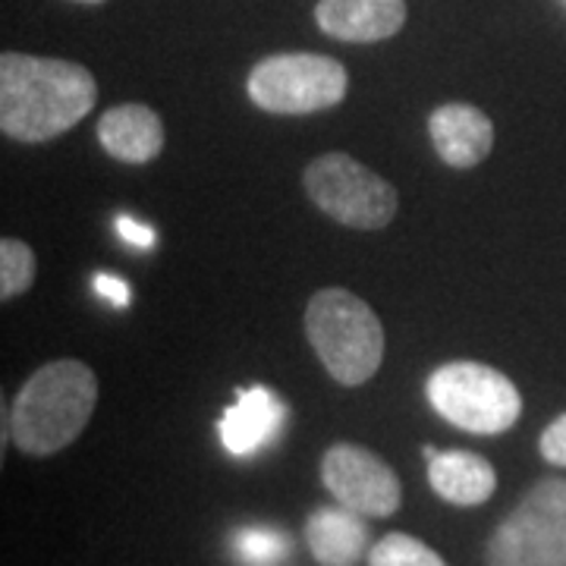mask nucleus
Masks as SVG:
<instances>
[{
	"instance_id": "f257e3e1",
	"label": "nucleus",
	"mask_w": 566,
	"mask_h": 566,
	"mask_svg": "<svg viewBox=\"0 0 566 566\" xmlns=\"http://www.w3.org/2000/svg\"><path fill=\"white\" fill-rule=\"evenodd\" d=\"M98 102L80 63L7 51L0 57V129L17 142H48L73 129Z\"/></svg>"
},
{
	"instance_id": "f03ea898",
	"label": "nucleus",
	"mask_w": 566,
	"mask_h": 566,
	"mask_svg": "<svg viewBox=\"0 0 566 566\" xmlns=\"http://www.w3.org/2000/svg\"><path fill=\"white\" fill-rule=\"evenodd\" d=\"M98 403V378L80 359L41 365L13 400L10 438L29 457H51L70 447Z\"/></svg>"
},
{
	"instance_id": "7ed1b4c3",
	"label": "nucleus",
	"mask_w": 566,
	"mask_h": 566,
	"mask_svg": "<svg viewBox=\"0 0 566 566\" xmlns=\"http://www.w3.org/2000/svg\"><path fill=\"white\" fill-rule=\"evenodd\" d=\"M305 334L337 385L359 387L381 368L385 327L371 305L349 290H318L305 308Z\"/></svg>"
},
{
	"instance_id": "20e7f679",
	"label": "nucleus",
	"mask_w": 566,
	"mask_h": 566,
	"mask_svg": "<svg viewBox=\"0 0 566 566\" xmlns=\"http://www.w3.org/2000/svg\"><path fill=\"white\" fill-rule=\"evenodd\" d=\"M428 403L469 434H504L523 412V397L504 371L482 363H447L431 371Z\"/></svg>"
},
{
	"instance_id": "39448f33",
	"label": "nucleus",
	"mask_w": 566,
	"mask_h": 566,
	"mask_svg": "<svg viewBox=\"0 0 566 566\" xmlns=\"http://www.w3.org/2000/svg\"><path fill=\"white\" fill-rule=\"evenodd\" d=\"M485 566H566V479H542L491 532Z\"/></svg>"
},
{
	"instance_id": "423d86ee",
	"label": "nucleus",
	"mask_w": 566,
	"mask_h": 566,
	"mask_svg": "<svg viewBox=\"0 0 566 566\" xmlns=\"http://www.w3.org/2000/svg\"><path fill=\"white\" fill-rule=\"evenodd\" d=\"M349 76L344 63L327 54H274L252 66L245 92L264 114H315L337 107L346 98Z\"/></svg>"
},
{
	"instance_id": "0eeeda50",
	"label": "nucleus",
	"mask_w": 566,
	"mask_h": 566,
	"mask_svg": "<svg viewBox=\"0 0 566 566\" xmlns=\"http://www.w3.org/2000/svg\"><path fill=\"white\" fill-rule=\"evenodd\" d=\"M305 196L353 230H381L397 214V189L344 151L322 155L305 167Z\"/></svg>"
},
{
	"instance_id": "6e6552de",
	"label": "nucleus",
	"mask_w": 566,
	"mask_h": 566,
	"mask_svg": "<svg viewBox=\"0 0 566 566\" xmlns=\"http://www.w3.org/2000/svg\"><path fill=\"white\" fill-rule=\"evenodd\" d=\"M322 482L337 497L363 516L385 520L403 504V485L397 472L371 450L359 444H334L322 457Z\"/></svg>"
},
{
	"instance_id": "1a4fd4ad",
	"label": "nucleus",
	"mask_w": 566,
	"mask_h": 566,
	"mask_svg": "<svg viewBox=\"0 0 566 566\" xmlns=\"http://www.w3.org/2000/svg\"><path fill=\"white\" fill-rule=\"evenodd\" d=\"M286 424V406L271 387L255 385L237 390V403L227 406L218 422V434L227 453L255 457L259 450L277 441Z\"/></svg>"
},
{
	"instance_id": "9d476101",
	"label": "nucleus",
	"mask_w": 566,
	"mask_h": 566,
	"mask_svg": "<svg viewBox=\"0 0 566 566\" xmlns=\"http://www.w3.org/2000/svg\"><path fill=\"white\" fill-rule=\"evenodd\" d=\"M428 136L438 158L457 170L475 167L494 148V123L475 104H441L428 117Z\"/></svg>"
},
{
	"instance_id": "9b49d317",
	"label": "nucleus",
	"mask_w": 566,
	"mask_h": 566,
	"mask_svg": "<svg viewBox=\"0 0 566 566\" xmlns=\"http://www.w3.org/2000/svg\"><path fill=\"white\" fill-rule=\"evenodd\" d=\"M315 20L331 39L371 44L403 29L406 0H322Z\"/></svg>"
},
{
	"instance_id": "f8f14e48",
	"label": "nucleus",
	"mask_w": 566,
	"mask_h": 566,
	"mask_svg": "<svg viewBox=\"0 0 566 566\" xmlns=\"http://www.w3.org/2000/svg\"><path fill=\"white\" fill-rule=\"evenodd\" d=\"M368 526L363 513L349 506H318L305 520V542L322 566H356L368 547Z\"/></svg>"
},
{
	"instance_id": "ddd939ff",
	"label": "nucleus",
	"mask_w": 566,
	"mask_h": 566,
	"mask_svg": "<svg viewBox=\"0 0 566 566\" xmlns=\"http://www.w3.org/2000/svg\"><path fill=\"white\" fill-rule=\"evenodd\" d=\"M98 142L117 161L148 164L161 155L164 123L145 104H120L98 120Z\"/></svg>"
},
{
	"instance_id": "4468645a",
	"label": "nucleus",
	"mask_w": 566,
	"mask_h": 566,
	"mask_svg": "<svg viewBox=\"0 0 566 566\" xmlns=\"http://www.w3.org/2000/svg\"><path fill=\"white\" fill-rule=\"evenodd\" d=\"M431 491L453 506H479L491 501L497 488V472L485 457L469 450H444L428 460Z\"/></svg>"
},
{
	"instance_id": "2eb2a0df",
	"label": "nucleus",
	"mask_w": 566,
	"mask_h": 566,
	"mask_svg": "<svg viewBox=\"0 0 566 566\" xmlns=\"http://www.w3.org/2000/svg\"><path fill=\"white\" fill-rule=\"evenodd\" d=\"M233 554L243 566H281L293 542L274 526H243L233 532Z\"/></svg>"
},
{
	"instance_id": "dca6fc26",
	"label": "nucleus",
	"mask_w": 566,
	"mask_h": 566,
	"mask_svg": "<svg viewBox=\"0 0 566 566\" xmlns=\"http://www.w3.org/2000/svg\"><path fill=\"white\" fill-rule=\"evenodd\" d=\"M368 566H447L438 551L406 535V532H390L381 542H375L368 551Z\"/></svg>"
},
{
	"instance_id": "f3484780",
	"label": "nucleus",
	"mask_w": 566,
	"mask_h": 566,
	"mask_svg": "<svg viewBox=\"0 0 566 566\" xmlns=\"http://www.w3.org/2000/svg\"><path fill=\"white\" fill-rule=\"evenodd\" d=\"M35 281V252L22 240L7 237L0 243V296L13 300Z\"/></svg>"
},
{
	"instance_id": "a211bd4d",
	"label": "nucleus",
	"mask_w": 566,
	"mask_h": 566,
	"mask_svg": "<svg viewBox=\"0 0 566 566\" xmlns=\"http://www.w3.org/2000/svg\"><path fill=\"white\" fill-rule=\"evenodd\" d=\"M538 450L551 465H566V412L547 424L538 438Z\"/></svg>"
},
{
	"instance_id": "6ab92c4d",
	"label": "nucleus",
	"mask_w": 566,
	"mask_h": 566,
	"mask_svg": "<svg viewBox=\"0 0 566 566\" xmlns=\"http://www.w3.org/2000/svg\"><path fill=\"white\" fill-rule=\"evenodd\" d=\"M92 286H95V293H98L102 300H107L114 308H126L129 300H133L129 283L123 281V277H114V274H95V277H92Z\"/></svg>"
},
{
	"instance_id": "aec40b11",
	"label": "nucleus",
	"mask_w": 566,
	"mask_h": 566,
	"mask_svg": "<svg viewBox=\"0 0 566 566\" xmlns=\"http://www.w3.org/2000/svg\"><path fill=\"white\" fill-rule=\"evenodd\" d=\"M117 233H120L123 243L136 245V249H151L155 245V230L148 223H139L129 214H120L117 218Z\"/></svg>"
},
{
	"instance_id": "412c9836",
	"label": "nucleus",
	"mask_w": 566,
	"mask_h": 566,
	"mask_svg": "<svg viewBox=\"0 0 566 566\" xmlns=\"http://www.w3.org/2000/svg\"><path fill=\"white\" fill-rule=\"evenodd\" d=\"M422 453H424V460H434V457H438L441 450H434V447L428 444V447H422Z\"/></svg>"
},
{
	"instance_id": "4be33fe9",
	"label": "nucleus",
	"mask_w": 566,
	"mask_h": 566,
	"mask_svg": "<svg viewBox=\"0 0 566 566\" xmlns=\"http://www.w3.org/2000/svg\"><path fill=\"white\" fill-rule=\"evenodd\" d=\"M76 3H104V0H76Z\"/></svg>"
}]
</instances>
